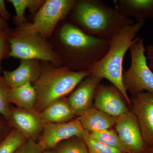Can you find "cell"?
<instances>
[{"label": "cell", "instance_id": "obj_1", "mask_svg": "<svg viewBox=\"0 0 153 153\" xmlns=\"http://www.w3.org/2000/svg\"><path fill=\"white\" fill-rule=\"evenodd\" d=\"M51 39L62 66L73 71H88L109 49L110 39L86 34L66 19L59 23Z\"/></svg>", "mask_w": 153, "mask_h": 153}, {"label": "cell", "instance_id": "obj_2", "mask_svg": "<svg viewBox=\"0 0 153 153\" xmlns=\"http://www.w3.org/2000/svg\"><path fill=\"white\" fill-rule=\"evenodd\" d=\"M69 16L68 21L84 33L108 39L135 24L133 20L100 0H76Z\"/></svg>", "mask_w": 153, "mask_h": 153}, {"label": "cell", "instance_id": "obj_3", "mask_svg": "<svg viewBox=\"0 0 153 153\" xmlns=\"http://www.w3.org/2000/svg\"><path fill=\"white\" fill-rule=\"evenodd\" d=\"M144 23V21H142L127 26L111 38L108 52L88 70L90 75L106 79L117 88L130 108L131 106V98L123 82L124 58L128 50L139 38L137 36L143 27Z\"/></svg>", "mask_w": 153, "mask_h": 153}, {"label": "cell", "instance_id": "obj_4", "mask_svg": "<svg viewBox=\"0 0 153 153\" xmlns=\"http://www.w3.org/2000/svg\"><path fill=\"white\" fill-rule=\"evenodd\" d=\"M41 64L40 76L33 84L37 93L35 110L39 113L52 102L70 94L90 75L88 71H73L43 61Z\"/></svg>", "mask_w": 153, "mask_h": 153}, {"label": "cell", "instance_id": "obj_5", "mask_svg": "<svg viewBox=\"0 0 153 153\" xmlns=\"http://www.w3.org/2000/svg\"><path fill=\"white\" fill-rule=\"evenodd\" d=\"M30 24L11 29L8 37L9 57L21 60H37L62 66L61 59L50 42L30 28Z\"/></svg>", "mask_w": 153, "mask_h": 153}, {"label": "cell", "instance_id": "obj_6", "mask_svg": "<svg viewBox=\"0 0 153 153\" xmlns=\"http://www.w3.org/2000/svg\"><path fill=\"white\" fill-rule=\"evenodd\" d=\"M130 50V67L123 73L126 90L132 95L143 91L153 93V72L148 66L144 39L139 38Z\"/></svg>", "mask_w": 153, "mask_h": 153}, {"label": "cell", "instance_id": "obj_7", "mask_svg": "<svg viewBox=\"0 0 153 153\" xmlns=\"http://www.w3.org/2000/svg\"><path fill=\"white\" fill-rule=\"evenodd\" d=\"M76 0H46L35 14L30 28L49 41L60 22L69 16Z\"/></svg>", "mask_w": 153, "mask_h": 153}, {"label": "cell", "instance_id": "obj_8", "mask_svg": "<svg viewBox=\"0 0 153 153\" xmlns=\"http://www.w3.org/2000/svg\"><path fill=\"white\" fill-rule=\"evenodd\" d=\"M130 111L134 115L147 147H153V93L132 94Z\"/></svg>", "mask_w": 153, "mask_h": 153}, {"label": "cell", "instance_id": "obj_9", "mask_svg": "<svg viewBox=\"0 0 153 153\" xmlns=\"http://www.w3.org/2000/svg\"><path fill=\"white\" fill-rule=\"evenodd\" d=\"M84 131L78 117L63 123H45L38 142L44 150L55 149L61 142L80 137Z\"/></svg>", "mask_w": 153, "mask_h": 153}, {"label": "cell", "instance_id": "obj_10", "mask_svg": "<svg viewBox=\"0 0 153 153\" xmlns=\"http://www.w3.org/2000/svg\"><path fill=\"white\" fill-rule=\"evenodd\" d=\"M118 136L131 153H145V143L136 117L130 111L117 118L114 126Z\"/></svg>", "mask_w": 153, "mask_h": 153}, {"label": "cell", "instance_id": "obj_11", "mask_svg": "<svg viewBox=\"0 0 153 153\" xmlns=\"http://www.w3.org/2000/svg\"><path fill=\"white\" fill-rule=\"evenodd\" d=\"M128 105L122 94L114 85L101 83L98 85L94 100L93 106L96 108L117 117L130 111Z\"/></svg>", "mask_w": 153, "mask_h": 153}, {"label": "cell", "instance_id": "obj_12", "mask_svg": "<svg viewBox=\"0 0 153 153\" xmlns=\"http://www.w3.org/2000/svg\"><path fill=\"white\" fill-rule=\"evenodd\" d=\"M8 123L12 128L22 132L28 140L38 142L43 130L44 123L35 110L21 109L11 104Z\"/></svg>", "mask_w": 153, "mask_h": 153}, {"label": "cell", "instance_id": "obj_13", "mask_svg": "<svg viewBox=\"0 0 153 153\" xmlns=\"http://www.w3.org/2000/svg\"><path fill=\"white\" fill-rule=\"evenodd\" d=\"M102 79L90 74L69 94L67 99L75 117H79L93 106L96 91Z\"/></svg>", "mask_w": 153, "mask_h": 153}, {"label": "cell", "instance_id": "obj_14", "mask_svg": "<svg viewBox=\"0 0 153 153\" xmlns=\"http://www.w3.org/2000/svg\"><path fill=\"white\" fill-rule=\"evenodd\" d=\"M41 72V61L33 59L21 60L20 65L12 71H4L3 76L12 88L27 82L34 83Z\"/></svg>", "mask_w": 153, "mask_h": 153}, {"label": "cell", "instance_id": "obj_15", "mask_svg": "<svg viewBox=\"0 0 153 153\" xmlns=\"http://www.w3.org/2000/svg\"><path fill=\"white\" fill-rule=\"evenodd\" d=\"M39 114L44 123H63L76 118L66 97L52 102Z\"/></svg>", "mask_w": 153, "mask_h": 153}, {"label": "cell", "instance_id": "obj_16", "mask_svg": "<svg viewBox=\"0 0 153 153\" xmlns=\"http://www.w3.org/2000/svg\"><path fill=\"white\" fill-rule=\"evenodd\" d=\"M115 7L137 22L153 18V0H119L116 1Z\"/></svg>", "mask_w": 153, "mask_h": 153}, {"label": "cell", "instance_id": "obj_17", "mask_svg": "<svg viewBox=\"0 0 153 153\" xmlns=\"http://www.w3.org/2000/svg\"><path fill=\"white\" fill-rule=\"evenodd\" d=\"M78 118L83 128L93 132L109 129L114 126L117 117L110 116L93 106Z\"/></svg>", "mask_w": 153, "mask_h": 153}, {"label": "cell", "instance_id": "obj_18", "mask_svg": "<svg viewBox=\"0 0 153 153\" xmlns=\"http://www.w3.org/2000/svg\"><path fill=\"white\" fill-rule=\"evenodd\" d=\"M9 100L11 104L21 109L35 110L37 93L33 84L25 83L12 88L9 94Z\"/></svg>", "mask_w": 153, "mask_h": 153}, {"label": "cell", "instance_id": "obj_19", "mask_svg": "<svg viewBox=\"0 0 153 153\" xmlns=\"http://www.w3.org/2000/svg\"><path fill=\"white\" fill-rule=\"evenodd\" d=\"M7 1L13 4L16 11L13 21L17 27L26 26L29 24L25 17L27 9L30 13L36 14L45 2L44 0H8Z\"/></svg>", "mask_w": 153, "mask_h": 153}, {"label": "cell", "instance_id": "obj_20", "mask_svg": "<svg viewBox=\"0 0 153 153\" xmlns=\"http://www.w3.org/2000/svg\"><path fill=\"white\" fill-rule=\"evenodd\" d=\"M93 139L117 149L125 153H131L121 141L115 131L109 129L100 131L89 132Z\"/></svg>", "mask_w": 153, "mask_h": 153}, {"label": "cell", "instance_id": "obj_21", "mask_svg": "<svg viewBox=\"0 0 153 153\" xmlns=\"http://www.w3.org/2000/svg\"><path fill=\"white\" fill-rule=\"evenodd\" d=\"M28 139L18 130L13 128L0 143V153H14Z\"/></svg>", "mask_w": 153, "mask_h": 153}, {"label": "cell", "instance_id": "obj_22", "mask_svg": "<svg viewBox=\"0 0 153 153\" xmlns=\"http://www.w3.org/2000/svg\"><path fill=\"white\" fill-rule=\"evenodd\" d=\"M55 150L57 153H89L86 144L80 136L72 137L61 142Z\"/></svg>", "mask_w": 153, "mask_h": 153}, {"label": "cell", "instance_id": "obj_23", "mask_svg": "<svg viewBox=\"0 0 153 153\" xmlns=\"http://www.w3.org/2000/svg\"><path fill=\"white\" fill-rule=\"evenodd\" d=\"M84 140L89 153H125L117 149L93 139L89 132L85 130L80 136Z\"/></svg>", "mask_w": 153, "mask_h": 153}, {"label": "cell", "instance_id": "obj_24", "mask_svg": "<svg viewBox=\"0 0 153 153\" xmlns=\"http://www.w3.org/2000/svg\"><path fill=\"white\" fill-rule=\"evenodd\" d=\"M12 88L8 84L3 76L0 74V114L7 121L11 104L9 100V94Z\"/></svg>", "mask_w": 153, "mask_h": 153}, {"label": "cell", "instance_id": "obj_25", "mask_svg": "<svg viewBox=\"0 0 153 153\" xmlns=\"http://www.w3.org/2000/svg\"><path fill=\"white\" fill-rule=\"evenodd\" d=\"M11 30L10 28H8L0 31V74L2 71V61L9 57L10 48L8 37Z\"/></svg>", "mask_w": 153, "mask_h": 153}, {"label": "cell", "instance_id": "obj_26", "mask_svg": "<svg viewBox=\"0 0 153 153\" xmlns=\"http://www.w3.org/2000/svg\"><path fill=\"white\" fill-rule=\"evenodd\" d=\"M44 151L38 142L28 140L14 153H42Z\"/></svg>", "mask_w": 153, "mask_h": 153}, {"label": "cell", "instance_id": "obj_27", "mask_svg": "<svg viewBox=\"0 0 153 153\" xmlns=\"http://www.w3.org/2000/svg\"><path fill=\"white\" fill-rule=\"evenodd\" d=\"M12 128L5 118L0 114V143L8 135Z\"/></svg>", "mask_w": 153, "mask_h": 153}, {"label": "cell", "instance_id": "obj_28", "mask_svg": "<svg viewBox=\"0 0 153 153\" xmlns=\"http://www.w3.org/2000/svg\"><path fill=\"white\" fill-rule=\"evenodd\" d=\"M0 17L6 22H8L11 18L10 13L6 8L4 0H0Z\"/></svg>", "mask_w": 153, "mask_h": 153}, {"label": "cell", "instance_id": "obj_29", "mask_svg": "<svg viewBox=\"0 0 153 153\" xmlns=\"http://www.w3.org/2000/svg\"><path fill=\"white\" fill-rule=\"evenodd\" d=\"M146 49V55L148 60V66L153 72V45H149Z\"/></svg>", "mask_w": 153, "mask_h": 153}, {"label": "cell", "instance_id": "obj_30", "mask_svg": "<svg viewBox=\"0 0 153 153\" xmlns=\"http://www.w3.org/2000/svg\"><path fill=\"white\" fill-rule=\"evenodd\" d=\"M9 26L7 23L4 21L0 17V31L5 30L8 28Z\"/></svg>", "mask_w": 153, "mask_h": 153}, {"label": "cell", "instance_id": "obj_31", "mask_svg": "<svg viewBox=\"0 0 153 153\" xmlns=\"http://www.w3.org/2000/svg\"><path fill=\"white\" fill-rule=\"evenodd\" d=\"M42 153H57L55 149H49L45 150L43 151Z\"/></svg>", "mask_w": 153, "mask_h": 153}, {"label": "cell", "instance_id": "obj_32", "mask_svg": "<svg viewBox=\"0 0 153 153\" xmlns=\"http://www.w3.org/2000/svg\"><path fill=\"white\" fill-rule=\"evenodd\" d=\"M145 153H153V147H148Z\"/></svg>", "mask_w": 153, "mask_h": 153}]
</instances>
